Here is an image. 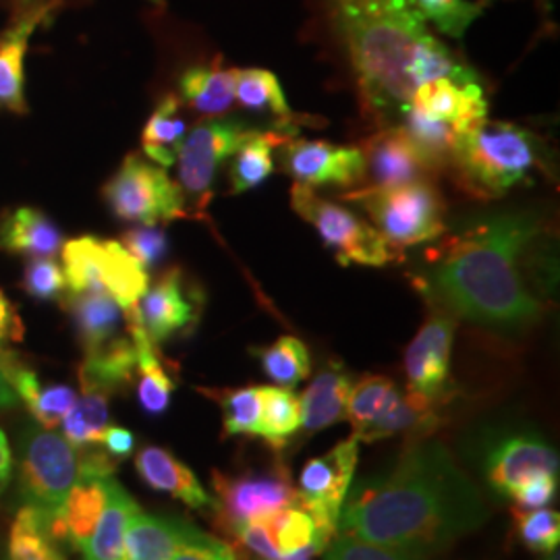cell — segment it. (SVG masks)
I'll return each instance as SVG.
<instances>
[{
	"mask_svg": "<svg viewBox=\"0 0 560 560\" xmlns=\"http://www.w3.org/2000/svg\"><path fill=\"white\" fill-rule=\"evenodd\" d=\"M541 161L544 148L532 131L486 119L465 129L451 154L460 183L481 198H501Z\"/></svg>",
	"mask_w": 560,
	"mask_h": 560,
	"instance_id": "277c9868",
	"label": "cell"
},
{
	"mask_svg": "<svg viewBox=\"0 0 560 560\" xmlns=\"http://www.w3.org/2000/svg\"><path fill=\"white\" fill-rule=\"evenodd\" d=\"M18 474L21 499L50 525L80 478L78 448L55 430L27 423L18 442Z\"/></svg>",
	"mask_w": 560,
	"mask_h": 560,
	"instance_id": "8992f818",
	"label": "cell"
},
{
	"mask_svg": "<svg viewBox=\"0 0 560 560\" xmlns=\"http://www.w3.org/2000/svg\"><path fill=\"white\" fill-rule=\"evenodd\" d=\"M316 555H310V552H303V555H298V557H287V559L279 560H314Z\"/></svg>",
	"mask_w": 560,
	"mask_h": 560,
	"instance_id": "11a10c76",
	"label": "cell"
},
{
	"mask_svg": "<svg viewBox=\"0 0 560 560\" xmlns=\"http://www.w3.org/2000/svg\"><path fill=\"white\" fill-rule=\"evenodd\" d=\"M62 233L36 208H18L0 222V247L27 258H55L62 247Z\"/></svg>",
	"mask_w": 560,
	"mask_h": 560,
	"instance_id": "4316f807",
	"label": "cell"
},
{
	"mask_svg": "<svg viewBox=\"0 0 560 560\" xmlns=\"http://www.w3.org/2000/svg\"><path fill=\"white\" fill-rule=\"evenodd\" d=\"M280 166L307 187L358 185L365 179V162L360 148H340L328 141H284Z\"/></svg>",
	"mask_w": 560,
	"mask_h": 560,
	"instance_id": "2e32d148",
	"label": "cell"
},
{
	"mask_svg": "<svg viewBox=\"0 0 560 560\" xmlns=\"http://www.w3.org/2000/svg\"><path fill=\"white\" fill-rule=\"evenodd\" d=\"M0 360L13 390L18 393L20 400L25 402L36 423L48 430H55L60 425L62 418L75 405L78 393L65 384H42L38 374L9 349L0 351Z\"/></svg>",
	"mask_w": 560,
	"mask_h": 560,
	"instance_id": "d6986e66",
	"label": "cell"
},
{
	"mask_svg": "<svg viewBox=\"0 0 560 560\" xmlns=\"http://www.w3.org/2000/svg\"><path fill=\"white\" fill-rule=\"evenodd\" d=\"M60 254L71 293H108L119 303L120 310L127 312L138 305L150 287L148 270L120 245V241H102L85 235L65 241Z\"/></svg>",
	"mask_w": 560,
	"mask_h": 560,
	"instance_id": "52a82bcc",
	"label": "cell"
},
{
	"mask_svg": "<svg viewBox=\"0 0 560 560\" xmlns=\"http://www.w3.org/2000/svg\"><path fill=\"white\" fill-rule=\"evenodd\" d=\"M557 490H559V474L541 471V474L521 481L520 486L515 488V492L511 494V501L517 502V506L523 511L541 509L555 501Z\"/></svg>",
	"mask_w": 560,
	"mask_h": 560,
	"instance_id": "7dc6e473",
	"label": "cell"
},
{
	"mask_svg": "<svg viewBox=\"0 0 560 560\" xmlns=\"http://www.w3.org/2000/svg\"><path fill=\"white\" fill-rule=\"evenodd\" d=\"M212 511L222 532L235 536L243 523L279 513L298 502L289 469L277 463L272 469H254L237 476L212 474Z\"/></svg>",
	"mask_w": 560,
	"mask_h": 560,
	"instance_id": "8fae6325",
	"label": "cell"
},
{
	"mask_svg": "<svg viewBox=\"0 0 560 560\" xmlns=\"http://www.w3.org/2000/svg\"><path fill=\"white\" fill-rule=\"evenodd\" d=\"M409 106L432 119L453 125L459 133L488 117V102L483 98L480 83L460 85L446 78L421 83Z\"/></svg>",
	"mask_w": 560,
	"mask_h": 560,
	"instance_id": "ac0fdd59",
	"label": "cell"
},
{
	"mask_svg": "<svg viewBox=\"0 0 560 560\" xmlns=\"http://www.w3.org/2000/svg\"><path fill=\"white\" fill-rule=\"evenodd\" d=\"M481 469L488 486L502 499H511L521 481L541 471L559 474V453L540 434L532 430H513L488 442Z\"/></svg>",
	"mask_w": 560,
	"mask_h": 560,
	"instance_id": "5bb4252c",
	"label": "cell"
},
{
	"mask_svg": "<svg viewBox=\"0 0 560 560\" xmlns=\"http://www.w3.org/2000/svg\"><path fill=\"white\" fill-rule=\"evenodd\" d=\"M247 133L249 129L243 120L210 117L185 136L177 162L187 217L189 210H194V217L203 214L222 162L237 152Z\"/></svg>",
	"mask_w": 560,
	"mask_h": 560,
	"instance_id": "30bf717a",
	"label": "cell"
},
{
	"mask_svg": "<svg viewBox=\"0 0 560 560\" xmlns=\"http://www.w3.org/2000/svg\"><path fill=\"white\" fill-rule=\"evenodd\" d=\"M0 351H2V349H0ZM18 402H20V397H18V393L13 390L9 378H7L4 365H2V360H0V409H11V407H15Z\"/></svg>",
	"mask_w": 560,
	"mask_h": 560,
	"instance_id": "db71d44e",
	"label": "cell"
},
{
	"mask_svg": "<svg viewBox=\"0 0 560 560\" xmlns=\"http://www.w3.org/2000/svg\"><path fill=\"white\" fill-rule=\"evenodd\" d=\"M110 212L122 222L156 226L187 217L179 183L138 154H129L102 189Z\"/></svg>",
	"mask_w": 560,
	"mask_h": 560,
	"instance_id": "ba28073f",
	"label": "cell"
},
{
	"mask_svg": "<svg viewBox=\"0 0 560 560\" xmlns=\"http://www.w3.org/2000/svg\"><path fill=\"white\" fill-rule=\"evenodd\" d=\"M360 150L365 162V175L372 177L370 187H395L428 180V175L434 173L400 125L384 127Z\"/></svg>",
	"mask_w": 560,
	"mask_h": 560,
	"instance_id": "e0dca14e",
	"label": "cell"
},
{
	"mask_svg": "<svg viewBox=\"0 0 560 560\" xmlns=\"http://www.w3.org/2000/svg\"><path fill=\"white\" fill-rule=\"evenodd\" d=\"M544 560H560L559 550H552V552H548V557Z\"/></svg>",
	"mask_w": 560,
	"mask_h": 560,
	"instance_id": "9f6ffc18",
	"label": "cell"
},
{
	"mask_svg": "<svg viewBox=\"0 0 560 560\" xmlns=\"http://www.w3.org/2000/svg\"><path fill=\"white\" fill-rule=\"evenodd\" d=\"M171 560H237V555L229 544L196 527Z\"/></svg>",
	"mask_w": 560,
	"mask_h": 560,
	"instance_id": "c3c4849f",
	"label": "cell"
},
{
	"mask_svg": "<svg viewBox=\"0 0 560 560\" xmlns=\"http://www.w3.org/2000/svg\"><path fill=\"white\" fill-rule=\"evenodd\" d=\"M11 476H13V453H11L9 441L0 428V494L9 486Z\"/></svg>",
	"mask_w": 560,
	"mask_h": 560,
	"instance_id": "f5cc1de1",
	"label": "cell"
},
{
	"mask_svg": "<svg viewBox=\"0 0 560 560\" xmlns=\"http://www.w3.org/2000/svg\"><path fill=\"white\" fill-rule=\"evenodd\" d=\"M324 560H432V557H421L413 552H405V550L388 548L374 541L339 534L328 544V552Z\"/></svg>",
	"mask_w": 560,
	"mask_h": 560,
	"instance_id": "f6af8a7d",
	"label": "cell"
},
{
	"mask_svg": "<svg viewBox=\"0 0 560 560\" xmlns=\"http://www.w3.org/2000/svg\"><path fill=\"white\" fill-rule=\"evenodd\" d=\"M237 69H222L221 62L198 65L183 73L180 96L194 110L208 117H221L235 102Z\"/></svg>",
	"mask_w": 560,
	"mask_h": 560,
	"instance_id": "4dcf8cb0",
	"label": "cell"
},
{
	"mask_svg": "<svg viewBox=\"0 0 560 560\" xmlns=\"http://www.w3.org/2000/svg\"><path fill=\"white\" fill-rule=\"evenodd\" d=\"M457 324L446 316L436 314L421 326L420 332L405 351V376L407 393L441 407L451 399V351Z\"/></svg>",
	"mask_w": 560,
	"mask_h": 560,
	"instance_id": "4fadbf2b",
	"label": "cell"
},
{
	"mask_svg": "<svg viewBox=\"0 0 560 560\" xmlns=\"http://www.w3.org/2000/svg\"><path fill=\"white\" fill-rule=\"evenodd\" d=\"M23 339V322L13 303L4 298L0 291V349H4L7 342H15Z\"/></svg>",
	"mask_w": 560,
	"mask_h": 560,
	"instance_id": "816d5d0a",
	"label": "cell"
},
{
	"mask_svg": "<svg viewBox=\"0 0 560 560\" xmlns=\"http://www.w3.org/2000/svg\"><path fill=\"white\" fill-rule=\"evenodd\" d=\"M400 119H402L400 127L405 129L409 140L413 141V145L420 150L421 156L434 171L441 168L442 164L451 162L453 148L460 136L453 125H448L444 120L432 119L413 106H407L400 113Z\"/></svg>",
	"mask_w": 560,
	"mask_h": 560,
	"instance_id": "8d00e7d4",
	"label": "cell"
},
{
	"mask_svg": "<svg viewBox=\"0 0 560 560\" xmlns=\"http://www.w3.org/2000/svg\"><path fill=\"white\" fill-rule=\"evenodd\" d=\"M52 4L32 9L4 34L0 42V106L11 113H27L23 94V60L27 44L42 21H46Z\"/></svg>",
	"mask_w": 560,
	"mask_h": 560,
	"instance_id": "603a6c76",
	"label": "cell"
},
{
	"mask_svg": "<svg viewBox=\"0 0 560 560\" xmlns=\"http://www.w3.org/2000/svg\"><path fill=\"white\" fill-rule=\"evenodd\" d=\"M120 245L140 261L145 270L156 266L159 261L166 256L168 252V240L166 233L161 226H141V229H131L122 235Z\"/></svg>",
	"mask_w": 560,
	"mask_h": 560,
	"instance_id": "bcb514c9",
	"label": "cell"
},
{
	"mask_svg": "<svg viewBox=\"0 0 560 560\" xmlns=\"http://www.w3.org/2000/svg\"><path fill=\"white\" fill-rule=\"evenodd\" d=\"M351 388L353 381L340 365L322 370L300 399L301 428L305 432H320L347 420V400Z\"/></svg>",
	"mask_w": 560,
	"mask_h": 560,
	"instance_id": "484cf974",
	"label": "cell"
},
{
	"mask_svg": "<svg viewBox=\"0 0 560 560\" xmlns=\"http://www.w3.org/2000/svg\"><path fill=\"white\" fill-rule=\"evenodd\" d=\"M9 560H67L48 521L23 504L9 532Z\"/></svg>",
	"mask_w": 560,
	"mask_h": 560,
	"instance_id": "e575fe53",
	"label": "cell"
},
{
	"mask_svg": "<svg viewBox=\"0 0 560 560\" xmlns=\"http://www.w3.org/2000/svg\"><path fill=\"white\" fill-rule=\"evenodd\" d=\"M370 214L374 229L397 252L439 240L446 231L444 201L430 180L395 187H368L347 196Z\"/></svg>",
	"mask_w": 560,
	"mask_h": 560,
	"instance_id": "5b68a950",
	"label": "cell"
},
{
	"mask_svg": "<svg viewBox=\"0 0 560 560\" xmlns=\"http://www.w3.org/2000/svg\"><path fill=\"white\" fill-rule=\"evenodd\" d=\"M141 328L156 347L194 330L200 322L201 298L187 287L180 268H171L133 307Z\"/></svg>",
	"mask_w": 560,
	"mask_h": 560,
	"instance_id": "9a60e30c",
	"label": "cell"
},
{
	"mask_svg": "<svg viewBox=\"0 0 560 560\" xmlns=\"http://www.w3.org/2000/svg\"><path fill=\"white\" fill-rule=\"evenodd\" d=\"M60 303L73 320L83 353H92L117 337V330L122 320V310L108 293H101V291L69 293L67 291V295L60 300Z\"/></svg>",
	"mask_w": 560,
	"mask_h": 560,
	"instance_id": "d4e9b609",
	"label": "cell"
},
{
	"mask_svg": "<svg viewBox=\"0 0 560 560\" xmlns=\"http://www.w3.org/2000/svg\"><path fill=\"white\" fill-rule=\"evenodd\" d=\"M287 141L284 133L275 131H256L249 129L245 140L241 141L237 152L233 154L231 166V191L243 194L254 189L268 179L275 171V148Z\"/></svg>",
	"mask_w": 560,
	"mask_h": 560,
	"instance_id": "1f68e13d",
	"label": "cell"
},
{
	"mask_svg": "<svg viewBox=\"0 0 560 560\" xmlns=\"http://www.w3.org/2000/svg\"><path fill=\"white\" fill-rule=\"evenodd\" d=\"M515 527L520 540L532 552H552L559 550L560 515L552 509H532L515 511Z\"/></svg>",
	"mask_w": 560,
	"mask_h": 560,
	"instance_id": "b9f144b4",
	"label": "cell"
},
{
	"mask_svg": "<svg viewBox=\"0 0 560 560\" xmlns=\"http://www.w3.org/2000/svg\"><path fill=\"white\" fill-rule=\"evenodd\" d=\"M365 104L382 115H400L421 83H480L430 32L416 0H332Z\"/></svg>",
	"mask_w": 560,
	"mask_h": 560,
	"instance_id": "3957f363",
	"label": "cell"
},
{
	"mask_svg": "<svg viewBox=\"0 0 560 560\" xmlns=\"http://www.w3.org/2000/svg\"><path fill=\"white\" fill-rule=\"evenodd\" d=\"M102 446L106 448L108 455H113L115 459H129L133 455L136 448V436L120 425H108L102 434Z\"/></svg>",
	"mask_w": 560,
	"mask_h": 560,
	"instance_id": "f907efd6",
	"label": "cell"
},
{
	"mask_svg": "<svg viewBox=\"0 0 560 560\" xmlns=\"http://www.w3.org/2000/svg\"><path fill=\"white\" fill-rule=\"evenodd\" d=\"M127 318V328H129V339L133 340L136 347V358H138V402L141 411L156 418L166 413V409L173 402V395L177 390V381L168 372L166 363L159 353V347L148 339L145 330L141 328L140 320L131 310L122 312Z\"/></svg>",
	"mask_w": 560,
	"mask_h": 560,
	"instance_id": "44dd1931",
	"label": "cell"
},
{
	"mask_svg": "<svg viewBox=\"0 0 560 560\" xmlns=\"http://www.w3.org/2000/svg\"><path fill=\"white\" fill-rule=\"evenodd\" d=\"M21 287L30 298L40 301H60L69 289L65 270L55 258H30L23 270Z\"/></svg>",
	"mask_w": 560,
	"mask_h": 560,
	"instance_id": "ee69618b",
	"label": "cell"
},
{
	"mask_svg": "<svg viewBox=\"0 0 560 560\" xmlns=\"http://www.w3.org/2000/svg\"><path fill=\"white\" fill-rule=\"evenodd\" d=\"M136 471L152 490L171 494L189 509H212V497L203 490L198 476L162 446H143L136 455Z\"/></svg>",
	"mask_w": 560,
	"mask_h": 560,
	"instance_id": "ffe728a7",
	"label": "cell"
},
{
	"mask_svg": "<svg viewBox=\"0 0 560 560\" xmlns=\"http://www.w3.org/2000/svg\"><path fill=\"white\" fill-rule=\"evenodd\" d=\"M291 206L303 221L318 231L342 266H386L397 258V252L372 224L361 221L349 208L324 200L314 187L295 183L291 189Z\"/></svg>",
	"mask_w": 560,
	"mask_h": 560,
	"instance_id": "9c48e42d",
	"label": "cell"
},
{
	"mask_svg": "<svg viewBox=\"0 0 560 560\" xmlns=\"http://www.w3.org/2000/svg\"><path fill=\"white\" fill-rule=\"evenodd\" d=\"M544 224L534 212L467 222L430 254L423 289L465 320L521 332L540 320L534 261Z\"/></svg>",
	"mask_w": 560,
	"mask_h": 560,
	"instance_id": "7a4b0ae2",
	"label": "cell"
},
{
	"mask_svg": "<svg viewBox=\"0 0 560 560\" xmlns=\"http://www.w3.org/2000/svg\"><path fill=\"white\" fill-rule=\"evenodd\" d=\"M203 393L219 400L226 436H260V386Z\"/></svg>",
	"mask_w": 560,
	"mask_h": 560,
	"instance_id": "60d3db41",
	"label": "cell"
},
{
	"mask_svg": "<svg viewBox=\"0 0 560 560\" xmlns=\"http://www.w3.org/2000/svg\"><path fill=\"white\" fill-rule=\"evenodd\" d=\"M110 478H78L62 502L59 515L50 521V534L57 540L83 550L101 520Z\"/></svg>",
	"mask_w": 560,
	"mask_h": 560,
	"instance_id": "7402d4cb",
	"label": "cell"
},
{
	"mask_svg": "<svg viewBox=\"0 0 560 560\" xmlns=\"http://www.w3.org/2000/svg\"><path fill=\"white\" fill-rule=\"evenodd\" d=\"M179 108L177 96H164L141 133L143 154L150 161L161 164L162 168H168L177 162L180 145L187 136V125L180 119Z\"/></svg>",
	"mask_w": 560,
	"mask_h": 560,
	"instance_id": "d6a6232c",
	"label": "cell"
},
{
	"mask_svg": "<svg viewBox=\"0 0 560 560\" xmlns=\"http://www.w3.org/2000/svg\"><path fill=\"white\" fill-rule=\"evenodd\" d=\"M358 455L360 441L351 434L326 455L307 460L301 469L298 504L314 517L328 540L337 536L340 506L355 478Z\"/></svg>",
	"mask_w": 560,
	"mask_h": 560,
	"instance_id": "7c38bea8",
	"label": "cell"
},
{
	"mask_svg": "<svg viewBox=\"0 0 560 560\" xmlns=\"http://www.w3.org/2000/svg\"><path fill=\"white\" fill-rule=\"evenodd\" d=\"M136 370L138 358L133 340L115 337L101 349L85 353L78 370L81 390H101L106 395H115L131 384Z\"/></svg>",
	"mask_w": 560,
	"mask_h": 560,
	"instance_id": "83f0119b",
	"label": "cell"
},
{
	"mask_svg": "<svg viewBox=\"0 0 560 560\" xmlns=\"http://www.w3.org/2000/svg\"><path fill=\"white\" fill-rule=\"evenodd\" d=\"M270 532L280 559L298 557L303 552L320 555L332 541L322 534L314 517L298 502L270 515Z\"/></svg>",
	"mask_w": 560,
	"mask_h": 560,
	"instance_id": "836d02e7",
	"label": "cell"
},
{
	"mask_svg": "<svg viewBox=\"0 0 560 560\" xmlns=\"http://www.w3.org/2000/svg\"><path fill=\"white\" fill-rule=\"evenodd\" d=\"M264 374L277 386L293 388L305 381L312 372V360L307 347L295 337H280L270 347L256 349Z\"/></svg>",
	"mask_w": 560,
	"mask_h": 560,
	"instance_id": "ab89813d",
	"label": "cell"
},
{
	"mask_svg": "<svg viewBox=\"0 0 560 560\" xmlns=\"http://www.w3.org/2000/svg\"><path fill=\"white\" fill-rule=\"evenodd\" d=\"M235 538L261 560H279V550L277 544L272 540L270 532V515L266 517H256V520L243 523Z\"/></svg>",
	"mask_w": 560,
	"mask_h": 560,
	"instance_id": "681fc988",
	"label": "cell"
},
{
	"mask_svg": "<svg viewBox=\"0 0 560 560\" xmlns=\"http://www.w3.org/2000/svg\"><path fill=\"white\" fill-rule=\"evenodd\" d=\"M235 101L252 113L275 117L277 125L282 127H287L291 119V108L279 80L266 69H237Z\"/></svg>",
	"mask_w": 560,
	"mask_h": 560,
	"instance_id": "d590c367",
	"label": "cell"
},
{
	"mask_svg": "<svg viewBox=\"0 0 560 560\" xmlns=\"http://www.w3.org/2000/svg\"><path fill=\"white\" fill-rule=\"evenodd\" d=\"M108 400L110 395L101 390H81V397L60 421L62 439L73 448L101 444L104 430L110 425Z\"/></svg>",
	"mask_w": 560,
	"mask_h": 560,
	"instance_id": "74e56055",
	"label": "cell"
},
{
	"mask_svg": "<svg viewBox=\"0 0 560 560\" xmlns=\"http://www.w3.org/2000/svg\"><path fill=\"white\" fill-rule=\"evenodd\" d=\"M196 525L177 517H156L140 511L129 521L122 560H171Z\"/></svg>",
	"mask_w": 560,
	"mask_h": 560,
	"instance_id": "cb8c5ba5",
	"label": "cell"
},
{
	"mask_svg": "<svg viewBox=\"0 0 560 560\" xmlns=\"http://www.w3.org/2000/svg\"><path fill=\"white\" fill-rule=\"evenodd\" d=\"M423 20L432 21L442 34L463 38L469 25L481 15L480 2L471 0H416Z\"/></svg>",
	"mask_w": 560,
	"mask_h": 560,
	"instance_id": "7bdbcfd3",
	"label": "cell"
},
{
	"mask_svg": "<svg viewBox=\"0 0 560 560\" xmlns=\"http://www.w3.org/2000/svg\"><path fill=\"white\" fill-rule=\"evenodd\" d=\"M260 439L282 448L301 428L300 397L282 386H260Z\"/></svg>",
	"mask_w": 560,
	"mask_h": 560,
	"instance_id": "f35d334b",
	"label": "cell"
},
{
	"mask_svg": "<svg viewBox=\"0 0 560 560\" xmlns=\"http://www.w3.org/2000/svg\"><path fill=\"white\" fill-rule=\"evenodd\" d=\"M488 521L481 492L439 441L416 439L386 471L349 488L337 534L434 557Z\"/></svg>",
	"mask_w": 560,
	"mask_h": 560,
	"instance_id": "6da1fadb",
	"label": "cell"
},
{
	"mask_svg": "<svg viewBox=\"0 0 560 560\" xmlns=\"http://www.w3.org/2000/svg\"><path fill=\"white\" fill-rule=\"evenodd\" d=\"M402 399L399 386L384 376H365L353 382L347 400V420L360 442L374 441L376 430Z\"/></svg>",
	"mask_w": 560,
	"mask_h": 560,
	"instance_id": "f1b7e54d",
	"label": "cell"
},
{
	"mask_svg": "<svg viewBox=\"0 0 560 560\" xmlns=\"http://www.w3.org/2000/svg\"><path fill=\"white\" fill-rule=\"evenodd\" d=\"M140 511V504L131 499V494L113 476L108 480L106 504H104L98 525H96L90 541L81 550L83 559L122 560V544H125L127 525Z\"/></svg>",
	"mask_w": 560,
	"mask_h": 560,
	"instance_id": "f546056e",
	"label": "cell"
}]
</instances>
